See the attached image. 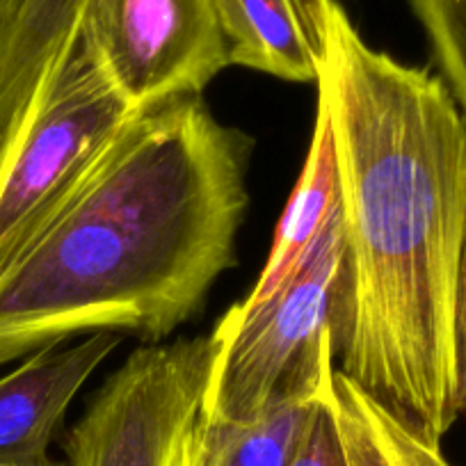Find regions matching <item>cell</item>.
Here are the masks:
<instances>
[{
  "label": "cell",
  "mask_w": 466,
  "mask_h": 466,
  "mask_svg": "<svg viewBox=\"0 0 466 466\" xmlns=\"http://www.w3.org/2000/svg\"><path fill=\"white\" fill-rule=\"evenodd\" d=\"M316 85L343 219L334 360L380 405L441 446L460 419L455 277L466 116L439 76L370 46L339 0L327 7Z\"/></svg>",
  "instance_id": "obj_1"
},
{
  "label": "cell",
  "mask_w": 466,
  "mask_h": 466,
  "mask_svg": "<svg viewBox=\"0 0 466 466\" xmlns=\"http://www.w3.org/2000/svg\"><path fill=\"white\" fill-rule=\"evenodd\" d=\"M252 140L201 96L136 115L0 268V366L76 336L160 343L236 266Z\"/></svg>",
  "instance_id": "obj_2"
},
{
  "label": "cell",
  "mask_w": 466,
  "mask_h": 466,
  "mask_svg": "<svg viewBox=\"0 0 466 466\" xmlns=\"http://www.w3.org/2000/svg\"><path fill=\"white\" fill-rule=\"evenodd\" d=\"M133 115L78 35L0 147V268Z\"/></svg>",
  "instance_id": "obj_3"
},
{
  "label": "cell",
  "mask_w": 466,
  "mask_h": 466,
  "mask_svg": "<svg viewBox=\"0 0 466 466\" xmlns=\"http://www.w3.org/2000/svg\"><path fill=\"white\" fill-rule=\"evenodd\" d=\"M343 258L339 201L295 270L257 304H233L218 334L215 360L201 411L243 419L270 405L298 361L331 331Z\"/></svg>",
  "instance_id": "obj_4"
},
{
  "label": "cell",
  "mask_w": 466,
  "mask_h": 466,
  "mask_svg": "<svg viewBox=\"0 0 466 466\" xmlns=\"http://www.w3.org/2000/svg\"><path fill=\"white\" fill-rule=\"evenodd\" d=\"M219 348L222 336L213 329L133 350L66 434L69 466H177Z\"/></svg>",
  "instance_id": "obj_5"
},
{
  "label": "cell",
  "mask_w": 466,
  "mask_h": 466,
  "mask_svg": "<svg viewBox=\"0 0 466 466\" xmlns=\"http://www.w3.org/2000/svg\"><path fill=\"white\" fill-rule=\"evenodd\" d=\"M78 35L133 112L201 96L228 66L215 0H87Z\"/></svg>",
  "instance_id": "obj_6"
},
{
  "label": "cell",
  "mask_w": 466,
  "mask_h": 466,
  "mask_svg": "<svg viewBox=\"0 0 466 466\" xmlns=\"http://www.w3.org/2000/svg\"><path fill=\"white\" fill-rule=\"evenodd\" d=\"M119 343V334L98 331L66 348L51 345L24 357V364L0 378L3 464H51L48 448L71 400Z\"/></svg>",
  "instance_id": "obj_7"
},
{
  "label": "cell",
  "mask_w": 466,
  "mask_h": 466,
  "mask_svg": "<svg viewBox=\"0 0 466 466\" xmlns=\"http://www.w3.org/2000/svg\"><path fill=\"white\" fill-rule=\"evenodd\" d=\"M329 370L334 350L327 331L261 411L243 419L199 411L183 439L177 466H289L313 396Z\"/></svg>",
  "instance_id": "obj_8"
},
{
  "label": "cell",
  "mask_w": 466,
  "mask_h": 466,
  "mask_svg": "<svg viewBox=\"0 0 466 466\" xmlns=\"http://www.w3.org/2000/svg\"><path fill=\"white\" fill-rule=\"evenodd\" d=\"M331 0H215L228 66L318 83Z\"/></svg>",
  "instance_id": "obj_9"
},
{
  "label": "cell",
  "mask_w": 466,
  "mask_h": 466,
  "mask_svg": "<svg viewBox=\"0 0 466 466\" xmlns=\"http://www.w3.org/2000/svg\"><path fill=\"white\" fill-rule=\"evenodd\" d=\"M87 0H21L0 28V147L15 131L44 71L78 39Z\"/></svg>",
  "instance_id": "obj_10"
},
{
  "label": "cell",
  "mask_w": 466,
  "mask_h": 466,
  "mask_svg": "<svg viewBox=\"0 0 466 466\" xmlns=\"http://www.w3.org/2000/svg\"><path fill=\"white\" fill-rule=\"evenodd\" d=\"M336 201H339V183H336L334 140H331L325 107L318 103L316 127H313L307 160L290 192L284 215L277 224L261 277L243 304H257L266 299L295 270L329 219Z\"/></svg>",
  "instance_id": "obj_11"
},
{
  "label": "cell",
  "mask_w": 466,
  "mask_h": 466,
  "mask_svg": "<svg viewBox=\"0 0 466 466\" xmlns=\"http://www.w3.org/2000/svg\"><path fill=\"white\" fill-rule=\"evenodd\" d=\"M331 393L352 466H451L441 446L420 437L336 369Z\"/></svg>",
  "instance_id": "obj_12"
},
{
  "label": "cell",
  "mask_w": 466,
  "mask_h": 466,
  "mask_svg": "<svg viewBox=\"0 0 466 466\" xmlns=\"http://www.w3.org/2000/svg\"><path fill=\"white\" fill-rule=\"evenodd\" d=\"M430 42L439 78L466 116V0H407Z\"/></svg>",
  "instance_id": "obj_13"
},
{
  "label": "cell",
  "mask_w": 466,
  "mask_h": 466,
  "mask_svg": "<svg viewBox=\"0 0 466 466\" xmlns=\"http://www.w3.org/2000/svg\"><path fill=\"white\" fill-rule=\"evenodd\" d=\"M331 375L318 387L302 430L298 434L289 466H352L345 451L343 434H340L339 416H336L334 393H331Z\"/></svg>",
  "instance_id": "obj_14"
},
{
  "label": "cell",
  "mask_w": 466,
  "mask_h": 466,
  "mask_svg": "<svg viewBox=\"0 0 466 466\" xmlns=\"http://www.w3.org/2000/svg\"><path fill=\"white\" fill-rule=\"evenodd\" d=\"M455 364H457V405L460 416H466V201L461 224L460 258L455 277Z\"/></svg>",
  "instance_id": "obj_15"
},
{
  "label": "cell",
  "mask_w": 466,
  "mask_h": 466,
  "mask_svg": "<svg viewBox=\"0 0 466 466\" xmlns=\"http://www.w3.org/2000/svg\"><path fill=\"white\" fill-rule=\"evenodd\" d=\"M21 0H0V28L12 19V15L16 12Z\"/></svg>",
  "instance_id": "obj_16"
},
{
  "label": "cell",
  "mask_w": 466,
  "mask_h": 466,
  "mask_svg": "<svg viewBox=\"0 0 466 466\" xmlns=\"http://www.w3.org/2000/svg\"><path fill=\"white\" fill-rule=\"evenodd\" d=\"M0 466H15V464H3V461H0ZM46 466H69V464H60V461H51V464H46Z\"/></svg>",
  "instance_id": "obj_17"
}]
</instances>
